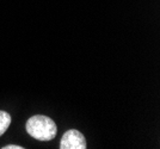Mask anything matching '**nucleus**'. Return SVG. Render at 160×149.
<instances>
[{"mask_svg": "<svg viewBox=\"0 0 160 149\" xmlns=\"http://www.w3.org/2000/svg\"><path fill=\"white\" fill-rule=\"evenodd\" d=\"M27 132L38 141H52L56 136L58 128L52 118L47 116L36 115L27 121Z\"/></svg>", "mask_w": 160, "mask_h": 149, "instance_id": "nucleus-1", "label": "nucleus"}, {"mask_svg": "<svg viewBox=\"0 0 160 149\" xmlns=\"http://www.w3.org/2000/svg\"><path fill=\"white\" fill-rule=\"evenodd\" d=\"M87 143L85 136L77 129L67 130L60 142V149H86Z\"/></svg>", "mask_w": 160, "mask_h": 149, "instance_id": "nucleus-2", "label": "nucleus"}, {"mask_svg": "<svg viewBox=\"0 0 160 149\" xmlns=\"http://www.w3.org/2000/svg\"><path fill=\"white\" fill-rule=\"evenodd\" d=\"M11 124V116L6 111L0 110V136L4 135Z\"/></svg>", "mask_w": 160, "mask_h": 149, "instance_id": "nucleus-3", "label": "nucleus"}, {"mask_svg": "<svg viewBox=\"0 0 160 149\" xmlns=\"http://www.w3.org/2000/svg\"><path fill=\"white\" fill-rule=\"evenodd\" d=\"M4 149H24V147H20V146H14V144H10V146H5L2 147Z\"/></svg>", "mask_w": 160, "mask_h": 149, "instance_id": "nucleus-4", "label": "nucleus"}]
</instances>
